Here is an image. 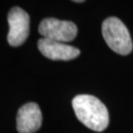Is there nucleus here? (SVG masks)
<instances>
[{
	"mask_svg": "<svg viewBox=\"0 0 133 133\" xmlns=\"http://www.w3.org/2000/svg\"><path fill=\"white\" fill-rule=\"evenodd\" d=\"M8 43L11 46L23 44L30 33V17L28 13L20 7H13L8 14Z\"/></svg>",
	"mask_w": 133,
	"mask_h": 133,
	"instance_id": "4",
	"label": "nucleus"
},
{
	"mask_svg": "<svg viewBox=\"0 0 133 133\" xmlns=\"http://www.w3.org/2000/svg\"><path fill=\"white\" fill-rule=\"evenodd\" d=\"M72 107L77 118L88 128L101 132L108 127L109 111L98 98L91 95H78L72 100Z\"/></svg>",
	"mask_w": 133,
	"mask_h": 133,
	"instance_id": "1",
	"label": "nucleus"
},
{
	"mask_svg": "<svg viewBox=\"0 0 133 133\" xmlns=\"http://www.w3.org/2000/svg\"><path fill=\"white\" fill-rule=\"evenodd\" d=\"M77 32V26L73 22L55 18L43 19L38 26V33L43 36V38L59 43L73 41L76 38Z\"/></svg>",
	"mask_w": 133,
	"mask_h": 133,
	"instance_id": "3",
	"label": "nucleus"
},
{
	"mask_svg": "<svg viewBox=\"0 0 133 133\" xmlns=\"http://www.w3.org/2000/svg\"><path fill=\"white\" fill-rule=\"evenodd\" d=\"M102 33L105 43L114 52L126 55L132 51L133 43L127 28L119 19L109 17L102 26Z\"/></svg>",
	"mask_w": 133,
	"mask_h": 133,
	"instance_id": "2",
	"label": "nucleus"
},
{
	"mask_svg": "<svg viewBox=\"0 0 133 133\" xmlns=\"http://www.w3.org/2000/svg\"><path fill=\"white\" fill-rule=\"evenodd\" d=\"M38 48L43 55L51 60L68 61L76 58L80 54V50L72 45L44 38L38 39Z\"/></svg>",
	"mask_w": 133,
	"mask_h": 133,
	"instance_id": "5",
	"label": "nucleus"
},
{
	"mask_svg": "<svg viewBox=\"0 0 133 133\" xmlns=\"http://www.w3.org/2000/svg\"><path fill=\"white\" fill-rule=\"evenodd\" d=\"M43 115L35 103L22 105L17 114V130L19 133H35L42 126Z\"/></svg>",
	"mask_w": 133,
	"mask_h": 133,
	"instance_id": "6",
	"label": "nucleus"
},
{
	"mask_svg": "<svg viewBox=\"0 0 133 133\" xmlns=\"http://www.w3.org/2000/svg\"><path fill=\"white\" fill-rule=\"evenodd\" d=\"M74 2H76V3H82L83 1H82V0H76V1H74Z\"/></svg>",
	"mask_w": 133,
	"mask_h": 133,
	"instance_id": "7",
	"label": "nucleus"
}]
</instances>
